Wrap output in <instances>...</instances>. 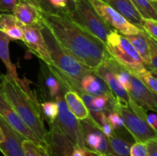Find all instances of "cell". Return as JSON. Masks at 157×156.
Here are the masks:
<instances>
[{
	"label": "cell",
	"instance_id": "1",
	"mask_svg": "<svg viewBox=\"0 0 157 156\" xmlns=\"http://www.w3.org/2000/svg\"><path fill=\"white\" fill-rule=\"evenodd\" d=\"M41 19L61 44L85 67H99L107 50L105 44L72 21L62 15L40 11Z\"/></svg>",
	"mask_w": 157,
	"mask_h": 156
},
{
	"label": "cell",
	"instance_id": "2",
	"mask_svg": "<svg viewBox=\"0 0 157 156\" xmlns=\"http://www.w3.org/2000/svg\"><path fill=\"white\" fill-rule=\"evenodd\" d=\"M2 87L6 98L20 119L39 139L42 144L48 145L47 135L48 130L44 126V118L40 110L39 102L35 96L25 90L22 84L12 76L0 74Z\"/></svg>",
	"mask_w": 157,
	"mask_h": 156
},
{
	"label": "cell",
	"instance_id": "3",
	"mask_svg": "<svg viewBox=\"0 0 157 156\" xmlns=\"http://www.w3.org/2000/svg\"><path fill=\"white\" fill-rule=\"evenodd\" d=\"M41 31L52 64L56 68L75 80L80 79L83 75L91 70L77 60L61 44L42 19Z\"/></svg>",
	"mask_w": 157,
	"mask_h": 156
},
{
	"label": "cell",
	"instance_id": "4",
	"mask_svg": "<svg viewBox=\"0 0 157 156\" xmlns=\"http://www.w3.org/2000/svg\"><path fill=\"white\" fill-rule=\"evenodd\" d=\"M105 47L108 53L133 76L148 71L134 47L124 35L117 31L113 30L108 35Z\"/></svg>",
	"mask_w": 157,
	"mask_h": 156
},
{
	"label": "cell",
	"instance_id": "5",
	"mask_svg": "<svg viewBox=\"0 0 157 156\" xmlns=\"http://www.w3.org/2000/svg\"><path fill=\"white\" fill-rule=\"evenodd\" d=\"M68 18L104 44L108 35L113 31L100 16L89 0H75Z\"/></svg>",
	"mask_w": 157,
	"mask_h": 156
},
{
	"label": "cell",
	"instance_id": "6",
	"mask_svg": "<svg viewBox=\"0 0 157 156\" xmlns=\"http://www.w3.org/2000/svg\"><path fill=\"white\" fill-rule=\"evenodd\" d=\"M113 110L123 118L124 126L136 142H147L157 138V131L153 129L146 120L138 116L129 103L117 99Z\"/></svg>",
	"mask_w": 157,
	"mask_h": 156
},
{
	"label": "cell",
	"instance_id": "7",
	"mask_svg": "<svg viewBox=\"0 0 157 156\" xmlns=\"http://www.w3.org/2000/svg\"><path fill=\"white\" fill-rule=\"evenodd\" d=\"M80 123L84 148L99 156H111L108 139L91 116L84 120H81Z\"/></svg>",
	"mask_w": 157,
	"mask_h": 156
},
{
	"label": "cell",
	"instance_id": "8",
	"mask_svg": "<svg viewBox=\"0 0 157 156\" xmlns=\"http://www.w3.org/2000/svg\"><path fill=\"white\" fill-rule=\"evenodd\" d=\"M55 102L58 107V115L55 120L58 126L74 145L84 148L80 120L67 108L64 99V94H60L55 99Z\"/></svg>",
	"mask_w": 157,
	"mask_h": 156
},
{
	"label": "cell",
	"instance_id": "9",
	"mask_svg": "<svg viewBox=\"0 0 157 156\" xmlns=\"http://www.w3.org/2000/svg\"><path fill=\"white\" fill-rule=\"evenodd\" d=\"M89 2L104 21L121 35L124 36L136 35L142 31L127 21L123 15L107 3L101 0H89Z\"/></svg>",
	"mask_w": 157,
	"mask_h": 156
},
{
	"label": "cell",
	"instance_id": "10",
	"mask_svg": "<svg viewBox=\"0 0 157 156\" xmlns=\"http://www.w3.org/2000/svg\"><path fill=\"white\" fill-rule=\"evenodd\" d=\"M38 83L40 93L46 101H55L56 97L60 94H64L67 90L52 71L49 64L41 60L39 61Z\"/></svg>",
	"mask_w": 157,
	"mask_h": 156
},
{
	"label": "cell",
	"instance_id": "11",
	"mask_svg": "<svg viewBox=\"0 0 157 156\" xmlns=\"http://www.w3.org/2000/svg\"><path fill=\"white\" fill-rule=\"evenodd\" d=\"M0 116L3 118L7 122V123H9L14 129L16 130L26 139H29L35 142V143L43 145L42 142L31 131L30 128L26 126L25 124L20 119L18 115L11 105L9 99L6 98L3 92L1 80H0Z\"/></svg>",
	"mask_w": 157,
	"mask_h": 156
},
{
	"label": "cell",
	"instance_id": "12",
	"mask_svg": "<svg viewBox=\"0 0 157 156\" xmlns=\"http://www.w3.org/2000/svg\"><path fill=\"white\" fill-rule=\"evenodd\" d=\"M21 28L23 32V43L40 60L48 64H52L47 46L41 34V22L34 25H24L21 24Z\"/></svg>",
	"mask_w": 157,
	"mask_h": 156
},
{
	"label": "cell",
	"instance_id": "13",
	"mask_svg": "<svg viewBox=\"0 0 157 156\" xmlns=\"http://www.w3.org/2000/svg\"><path fill=\"white\" fill-rule=\"evenodd\" d=\"M65 76L72 85L78 87L88 94L93 96H107L111 98L116 97L107 84L98 76L93 70L84 74L78 80L73 79L66 74Z\"/></svg>",
	"mask_w": 157,
	"mask_h": 156
},
{
	"label": "cell",
	"instance_id": "14",
	"mask_svg": "<svg viewBox=\"0 0 157 156\" xmlns=\"http://www.w3.org/2000/svg\"><path fill=\"white\" fill-rule=\"evenodd\" d=\"M0 128L4 140L0 143V151L5 156H25L22 142L25 138L14 129L0 116Z\"/></svg>",
	"mask_w": 157,
	"mask_h": 156
},
{
	"label": "cell",
	"instance_id": "15",
	"mask_svg": "<svg viewBox=\"0 0 157 156\" xmlns=\"http://www.w3.org/2000/svg\"><path fill=\"white\" fill-rule=\"evenodd\" d=\"M48 125L47 142L51 156H71L74 148L76 145L61 132L55 121L48 124Z\"/></svg>",
	"mask_w": 157,
	"mask_h": 156
},
{
	"label": "cell",
	"instance_id": "16",
	"mask_svg": "<svg viewBox=\"0 0 157 156\" xmlns=\"http://www.w3.org/2000/svg\"><path fill=\"white\" fill-rule=\"evenodd\" d=\"M131 99L145 111L157 112V94L150 91L139 79L132 75L131 88L129 91Z\"/></svg>",
	"mask_w": 157,
	"mask_h": 156
},
{
	"label": "cell",
	"instance_id": "17",
	"mask_svg": "<svg viewBox=\"0 0 157 156\" xmlns=\"http://www.w3.org/2000/svg\"><path fill=\"white\" fill-rule=\"evenodd\" d=\"M107 139L111 156H130V148L135 140L125 127L113 131L112 136Z\"/></svg>",
	"mask_w": 157,
	"mask_h": 156
},
{
	"label": "cell",
	"instance_id": "18",
	"mask_svg": "<svg viewBox=\"0 0 157 156\" xmlns=\"http://www.w3.org/2000/svg\"><path fill=\"white\" fill-rule=\"evenodd\" d=\"M12 15L24 25H34L41 22L40 11L29 0H19L12 10Z\"/></svg>",
	"mask_w": 157,
	"mask_h": 156
},
{
	"label": "cell",
	"instance_id": "19",
	"mask_svg": "<svg viewBox=\"0 0 157 156\" xmlns=\"http://www.w3.org/2000/svg\"><path fill=\"white\" fill-rule=\"evenodd\" d=\"M93 71L107 84V86L110 89L113 95L116 96L117 99L127 102V103H129L130 102L131 97H130V94L121 85L120 81L117 78L116 75L111 70H109L104 64H101L99 67L93 70Z\"/></svg>",
	"mask_w": 157,
	"mask_h": 156
},
{
	"label": "cell",
	"instance_id": "20",
	"mask_svg": "<svg viewBox=\"0 0 157 156\" xmlns=\"http://www.w3.org/2000/svg\"><path fill=\"white\" fill-rule=\"evenodd\" d=\"M39 11L52 15L68 17L74 2L71 0H29Z\"/></svg>",
	"mask_w": 157,
	"mask_h": 156
},
{
	"label": "cell",
	"instance_id": "21",
	"mask_svg": "<svg viewBox=\"0 0 157 156\" xmlns=\"http://www.w3.org/2000/svg\"><path fill=\"white\" fill-rule=\"evenodd\" d=\"M106 3L117 11L131 24L143 30L144 18L141 17L130 0H107Z\"/></svg>",
	"mask_w": 157,
	"mask_h": 156
},
{
	"label": "cell",
	"instance_id": "22",
	"mask_svg": "<svg viewBox=\"0 0 157 156\" xmlns=\"http://www.w3.org/2000/svg\"><path fill=\"white\" fill-rule=\"evenodd\" d=\"M64 99L67 108L78 120H84L90 117L88 109L75 91L66 90L64 93Z\"/></svg>",
	"mask_w": 157,
	"mask_h": 156
},
{
	"label": "cell",
	"instance_id": "23",
	"mask_svg": "<svg viewBox=\"0 0 157 156\" xmlns=\"http://www.w3.org/2000/svg\"><path fill=\"white\" fill-rule=\"evenodd\" d=\"M0 32L6 34L12 40L23 41L21 23L12 14L0 13Z\"/></svg>",
	"mask_w": 157,
	"mask_h": 156
},
{
	"label": "cell",
	"instance_id": "24",
	"mask_svg": "<svg viewBox=\"0 0 157 156\" xmlns=\"http://www.w3.org/2000/svg\"><path fill=\"white\" fill-rule=\"evenodd\" d=\"M124 37L128 40L129 42L134 47L138 54L142 58L143 61L145 64L146 69L147 70L150 66V49H149V44L148 41H147V33L144 30H142L136 35H127V36Z\"/></svg>",
	"mask_w": 157,
	"mask_h": 156
},
{
	"label": "cell",
	"instance_id": "25",
	"mask_svg": "<svg viewBox=\"0 0 157 156\" xmlns=\"http://www.w3.org/2000/svg\"><path fill=\"white\" fill-rule=\"evenodd\" d=\"M10 41H12V40L9 36H7L3 32H0V59L2 60L3 64L6 66V69H7L6 74L12 76L18 82L23 83L22 80L19 79V77H18L16 71V67L11 61L9 47Z\"/></svg>",
	"mask_w": 157,
	"mask_h": 156
},
{
	"label": "cell",
	"instance_id": "26",
	"mask_svg": "<svg viewBox=\"0 0 157 156\" xmlns=\"http://www.w3.org/2000/svg\"><path fill=\"white\" fill-rule=\"evenodd\" d=\"M144 19L157 21V2L153 0H130Z\"/></svg>",
	"mask_w": 157,
	"mask_h": 156
},
{
	"label": "cell",
	"instance_id": "27",
	"mask_svg": "<svg viewBox=\"0 0 157 156\" xmlns=\"http://www.w3.org/2000/svg\"><path fill=\"white\" fill-rule=\"evenodd\" d=\"M25 156H51L48 145H40L29 139H25L22 142Z\"/></svg>",
	"mask_w": 157,
	"mask_h": 156
},
{
	"label": "cell",
	"instance_id": "28",
	"mask_svg": "<svg viewBox=\"0 0 157 156\" xmlns=\"http://www.w3.org/2000/svg\"><path fill=\"white\" fill-rule=\"evenodd\" d=\"M40 110L44 120L48 124L52 123L56 120L58 115V107L55 101H44L39 102Z\"/></svg>",
	"mask_w": 157,
	"mask_h": 156
},
{
	"label": "cell",
	"instance_id": "29",
	"mask_svg": "<svg viewBox=\"0 0 157 156\" xmlns=\"http://www.w3.org/2000/svg\"><path fill=\"white\" fill-rule=\"evenodd\" d=\"M147 41L150 49V66L148 67V71H150L153 76H156L157 74V41L149 36L147 34Z\"/></svg>",
	"mask_w": 157,
	"mask_h": 156
},
{
	"label": "cell",
	"instance_id": "30",
	"mask_svg": "<svg viewBox=\"0 0 157 156\" xmlns=\"http://www.w3.org/2000/svg\"><path fill=\"white\" fill-rule=\"evenodd\" d=\"M137 79H139L149 90L153 92L155 94H157V80L156 76H153L150 72L147 71L146 73L135 76Z\"/></svg>",
	"mask_w": 157,
	"mask_h": 156
},
{
	"label": "cell",
	"instance_id": "31",
	"mask_svg": "<svg viewBox=\"0 0 157 156\" xmlns=\"http://www.w3.org/2000/svg\"><path fill=\"white\" fill-rule=\"evenodd\" d=\"M107 119L110 125L111 126L113 131L119 130L121 128H124V122L123 118L120 116L119 113L116 111H113L109 113L107 115Z\"/></svg>",
	"mask_w": 157,
	"mask_h": 156
},
{
	"label": "cell",
	"instance_id": "32",
	"mask_svg": "<svg viewBox=\"0 0 157 156\" xmlns=\"http://www.w3.org/2000/svg\"><path fill=\"white\" fill-rule=\"evenodd\" d=\"M143 30L153 39L157 41V21L156 20L144 18Z\"/></svg>",
	"mask_w": 157,
	"mask_h": 156
},
{
	"label": "cell",
	"instance_id": "33",
	"mask_svg": "<svg viewBox=\"0 0 157 156\" xmlns=\"http://www.w3.org/2000/svg\"><path fill=\"white\" fill-rule=\"evenodd\" d=\"M130 156H147L146 143L135 142L130 148Z\"/></svg>",
	"mask_w": 157,
	"mask_h": 156
},
{
	"label": "cell",
	"instance_id": "34",
	"mask_svg": "<svg viewBox=\"0 0 157 156\" xmlns=\"http://www.w3.org/2000/svg\"><path fill=\"white\" fill-rule=\"evenodd\" d=\"M19 0H0V12H12L15 5Z\"/></svg>",
	"mask_w": 157,
	"mask_h": 156
},
{
	"label": "cell",
	"instance_id": "35",
	"mask_svg": "<svg viewBox=\"0 0 157 156\" xmlns=\"http://www.w3.org/2000/svg\"><path fill=\"white\" fill-rule=\"evenodd\" d=\"M147 148V156H157V138L145 142Z\"/></svg>",
	"mask_w": 157,
	"mask_h": 156
},
{
	"label": "cell",
	"instance_id": "36",
	"mask_svg": "<svg viewBox=\"0 0 157 156\" xmlns=\"http://www.w3.org/2000/svg\"><path fill=\"white\" fill-rule=\"evenodd\" d=\"M147 122L153 129L156 130L157 127V116L156 113H147ZM157 131V130H156Z\"/></svg>",
	"mask_w": 157,
	"mask_h": 156
},
{
	"label": "cell",
	"instance_id": "37",
	"mask_svg": "<svg viewBox=\"0 0 157 156\" xmlns=\"http://www.w3.org/2000/svg\"><path fill=\"white\" fill-rule=\"evenodd\" d=\"M87 149L81 148V147L75 146L72 151L71 156H85Z\"/></svg>",
	"mask_w": 157,
	"mask_h": 156
},
{
	"label": "cell",
	"instance_id": "38",
	"mask_svg": "<svg viewBox=\"0 0 157 156\" xmlns=\"http://www.w3.org/2000/svg\"><path fill=\"white\" fill-rule=\"evenodd\" d=\"M85 156H99V155H98V154H95V153L91 152V151H88V150H87V151H86Z\"/></svg>",
	"mask_w": 157,
	"mask_h": 156
},
{
	"label": "cell",
	"instance_id": "39",
	"mask_svg": "<svg viewBox=\"0 0 157 156\" xmlns=\"http://www.w3.org/2000/svg\"><path fill=\"white\" fill-rule=\"evenodd\" d=\"M4 140V136L2 134V132L1 128H0V143L2 142V141Z\"/></svg>",
	"mask_w": 157,
	"mask_h": 156
},
{
	"label": "cell",
	"instance_id": "40",
	"mask_svg": "<svg viewBox=\"0 0 157 156\" xmlns=\"http://www.w3.org/2000/svg\"><path fill=\"white\" fill-rule=\"evenodd\" d=\"M101 1H103V2H107V0H101Z\"/></svg>",
	"mask_w": 157,
	"mask_h": 156
},
{
	"label": "cell",
	"instance_id": "41",
	"mask_svg": "<svg viewBox=\"0 0 157 156\" xmlns=\"http://www.w3.org/2000/svg\"><path fill=\"white\" fill-rule=\"evenodd\" d=\"M71 1H73V2H75V0H71Z\"/></svg>",
	"mask_w": 157,
	"mask_h": 156
},
{
	"label": "cell",
	"instance_id": "42",
	"mask_svg": "<svg viewBox=\"0 0 157 156\" xmlns=\"http://www.w3.org/2000/svg\"><path fill=\"white\" fill-rule=\"evenodd\" d=\"M153 1H156L157 2V0H153Z\"/></svg>",
	"mask_w": 157,
	"mask_h": 156
}]
</instances>
